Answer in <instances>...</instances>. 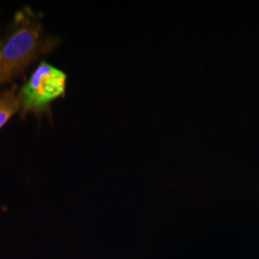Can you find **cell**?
<instances>
[{"mask_svg": "<svg viewBox=\"0 0 259 259\" xmlns=\"http://www.w3.org/2000/svg\"><path fill=\"white\" fill-rule=\"evenodd\" d=\"M20 105L19 94L16 93L15 88L5 91L0 95V129L7 123L13 114L19 111Z\"/></svg>", "mask_w": 259, "mask_h": 259, "instance_id": "obj_3", "label": "cell"}, {"mask_svg": "<svg viewBox=\"0 0 259 259\" xmlns=\"http://www.w3.org/2000/svg\"><path fill=\"white\" fill-rule=\"evenodd\" d=\"M37 15L29 8L17 13L6 40L0 46V85L22 72L45 49Z\"/></svg>", "mask_w": 259, "mask_h": 259, "instance_id": "obj_1", "label": "cell"}, {"mask_svg": "<svg viewBox=\"0 0 259 259\" xmlns=\"http://www.w3.org/2000/svg\"><path fill=\"white\" fill-rule=\"evenodd\" d=\"M66 75L53 65L42 62L20 92L19 100L24 112H42L49 104L63 96Z\"/></svg>", "mask_w": 259, "mask_h": 259, "instance_id": "obj_2", "label": "cell"}, {"mask_svg": "<svg viewBox=\"0 0 259 259\" xmlns=\"http://www.w3.org/2000/svg\"><path fill=\"white\" fill-rule=\"evenodd\" d=\"M0 46H1V44H0Z\"/></svg>", "mask_w": 259, "mask_h": 259, "instance_id": "obj_4", "label": "cell"}]
</instances>
